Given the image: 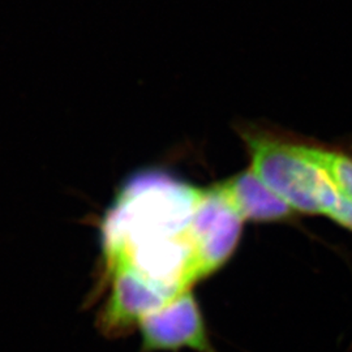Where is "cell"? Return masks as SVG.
<instances>
[{
  "mask_svg": "<svg viewBox=\"0 0 352 352\" xmlns=\"http://www.w3.org/2000/svg\"><path fill=\"white\" fill-rule=\"evenodd\" d=\"M140 327L144 351L190 347L212 352L199 304L189 289L145 316Z\"/></svg>",
  "mask_w": 352,
  "mask_h": 352,
  "instance_id": "cell-4",
  "label": "cell"
},
{
  "mask_svg": "<svg viewBox=\"0 0 352 352\" xmlns=\"http://www.w3.org/2000/svg\"><path fill=\"white\" fill-rule=\"evenodd\" d=\"M202 195L161 171L132 176L102 225L109 269L129 267L162 285L188 277L195 265L190 227Z\"/></svg>",
  "mask_w": 352,
  "mask_h": 352,
  "instance_id": "cell-1",
  "label": "cell"
},
{
  "mask_svg": "<svg viewBox=\"0 0 352 352\" xmlns=\"http://www.w3.org/2000/svg\"><path fill=\"white\" fill-rule=\"evenodd\" d=\"M302 151L333 180L340 193L352 200V157L318 145L302 144Z\"/></svg>",
  "mask_w": 352,
  "mask_h": 352,
  "instance_id": "cell-7",
  "label": "cell"
},
{
  "mask_svg": "<svg viewBox=\"0 0 352 352\" xmlns=\"http://www.w3.org/2000/svg\"><path fill=\"white\" fill-rule=\"evenodd\" d=\"M214 187L243 221H280L294 212L253 170L240 173Z\"/></svg>",
  "mask_w": 352,
  "mask_h": 352,
  "instance_id": "cell-6",
  "label": "cell"
},
{
  "mask_svg": "<svg viewBox=\"0 0 352 352\" xmlns=\"http://www.w3.org/2000/svg\"><path fill=\"white\" fill-rule=\"evenodd\" d=\"M243 219L219 192L204 189L192 221V238L200 278L210 276L232 256L239 243Z\"/></svg>",
  "mask_w": 352,
  "mask_h": 352,
  "instance_id": "cell-3",
  "label": "cell"
},
{
  "mask_svg": "<svg viewBox=\"0 0 352 352\" xmlns=\"http://www.w3.org/2000/svg\"><path fill=\"white\" fill-rule=\"evenodd\" d=\"M327 217L334 219L340 226L352 230V200L342 195L340 201Z\"/></svg>",
  "mask_w": 352,
  "mask_h": 352,
  "instance_id": "cell-8",
  "label": "cell"
},
{
  "mask_svg": "<svg viewBox=\"0 0 352 352\" xmlns=\"http://www.w3.org/2000/svg\"><path fill=\"white\" fill-rule=\"evenodd\" d=\"M247 146L252 170L292 210L305 214L329 213L342 197L327 173L312 161L302 142L248 132Z\"/></svg>",
  "mask_w": 352,
  "mask_h": 352,
  "instance_id": "cell-2",
  "label": "cell"
},
{
  "mask_svg": "<svg viewBox=\"0 0 352 352\" xmlns=\"http://www.w3.org/2000/svg\"><path fill=\"white\" fill-rule=\"evenodd\" d=\"M110 273L111 295L103 320L110 331H124L174 299L132 269H115Z\"/></svg>",
  "mask_w": 352,
  "mask_h": 352,
  "instance_id": "cell-5",
  "label": "cell"
}]
</instances>
